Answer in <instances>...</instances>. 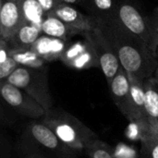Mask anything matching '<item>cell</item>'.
<instances>
[{
  "label": "cell",
  "mask_w": 158,
  "mask_h": 158,
  "mask_svg": "<svg viewBox=\"0 0 158 158\" xmlns=\"http://www.w3.org/2000/svg\"><path fill=\"white\" fill-rule=\"evenodd\" d=\"M97 22L112 45L120 66L128 74L140 81L153 77L158 60L143 40L128 31L114 19Z\"/></svg>",
  "instance_id": "cell-1"
},
{
  "label": "cell",
  "mask_w": 158,
  "mask_h": 158,
  "mask_svg": "<svg viewBox=\"0 0 158 158\" xmlns=\"http://www.w3.org/2000/svg\"><path fill=\"white\" fill-rule=\"evenodd\" d=\"M21 153L38 158H78L77 152L62 143L42 121L28 123L21 136Z\"/></svg>",
  "instance_id": "cell-2"
},
{
  "label": "cell",
  "mask_w": 158,
  "mask_h": 158,
  "mask_svg": "<svg viewBox=\"0 0 158 158\" xmlns=\"http://www.w3.org/2000/svg\"><path fill=\"white\" fill-rule=\"evenodd\" d=\"M41 120L67 146L81 155L91 140L98 135L73 115L60 108H50L45 111Z\"/></svg>",
  "instance_id": "cell-3"
},
{
  "label": "cell",
  "mask_w": 158,
  "mask_h": 158,
  "mask_svg": "<svg viewBox=\"0 0 158 158\" xmlns=\"http://www.w3.org/2000/svg\"><path fill=\"white\" fill-rule=\"evenodd\" d=\"M32 97L45 111L54 106L48 84V68L31 69L19 66L6 80Z\"/></svg>",
  "instance_id": "cell-4"
},
{
  "label": "cell",
  "mask_w": 158,
  "mask_h": 158,
  "mask_svg": "<svg viewBox=\"0 0 158 158\" xmlns=\"http://www.w3.org/2000/svg\"><path fill=\"white\" fill-rule=\"evenodd\" d=\"M109 19L116 20L128 31L143 40L149 47L150 34L146 16L142 12L140 0H124L118 5L114 16Z\"/></svg>",
  "instance_id": "cell-5"
},
{
  "label": "cell",
  "mask_w": 158,
  "mask_h": 158,
  "mask_svg": "<svg viewBox=\"0 0 158 158\" xmlns=\"http://www.w3.org/2000/svg\"><path fill=\"white\" fill-rule=\"evenodd\" d=\"M0 97L10 108L22 117L42 118L45 110L27 93L6 81H0Z\"/></svg>",
  "instance_id": "cell-6"
},
{
  "label": "cell",
  "mask_w": 158,
  "mask_h": 158,
  "mask_svg": "<svg viewBox=\"0 0 158 158\" xmlns=\"http://www.w3.org/2000/svg\"><path fill=\"white\" fill-rule=\"evenodd\" d=\"M81 36L91 43L97 56L99 68L102 69L107 83H109L120 67L119 61L112 45L98 26L90 31L84 32Z\"/></svg>",
  "instance_id": "cell-7"
},
{
  "label": "cell",
  "mask_w": 158,
  "mask_h": 158,
  "mask_svg": "<svg viewBox=\"0 0 158 158\" xmlns=\"http://www.w3.org/2000/svg\"><path fill=\"white\" fill-rule=\"evenodd\" d=\"M59 60L65 66L77 70L99 68L97 56L91 43L84 37L82 40L69 42Z\"/></svg>",
  "instance_id": "cell-8"
},
{
  "label": "cell",
  "mask_w": 158,
  "mask_h": 158,
  "mask_svg": "<svg viewBox=\"0 0 158 158\" xmlns=\"http://www.w3.org/2000/svg\"><path fill=\"white\" fill-rule=\"evenodd\" d=\"M55 16L64 21L71 29L77 31L80 35L90 31L98 26L97 19L89 14L82 13L73 5L62 2L52 12Z\"/></svg>",
  "instance_id": "cell-9"
},
{
  "label": "cell",
  "mask_w": 158,
  "mask_h": 158,
  "mask_svg": "<svg viewBox=\"0 0 158 158\" xmlns=\"http://www.w3.org/2000/svg\"><path fill=\"white\" fill-rule=\"evenodd\" d=\"M128 78L130 81V117L128 120L136 125L140 132L149 127L145 114L143 81L130 74Z\"/></svg>",
  "instance_id": "cell-10"
},
{
  "label": "cell",
  "mask_w": 158,
  "mask_h": 158,
  "mask_svg": "<svg viewBox=\"0 0 158 158\" xmlns=\"http://www.w3.org/2000/svg\"><path fill=\"white\" fill-rule=\"evenodd\" d=\"M24 21L17 0H0V35L8 40Z\"/></svg>",
  "instance_id": "cell-11"
},
{
  "label": "cell",
  "mask_w": 158,
  "mask_h": 158,
  "mask_svg": "<svg viewBox=\"0 0 158 158\" xmlns=\"http://www.w3.org/2000/svg\"><path fill=\"white\" fill-rule=\"evenodd\" d=\"M108 85L115 105L128 119L130 117V81L121 66Z\"/></svg>",
  "instance_id": "cell-12"
},
{
  "label": "cell",
  "mask_w": 158,
  "mask_h": 158,
  "mask_svg": "<svg viewBox=\"0 0 158 158\" xmlns=\"http://www.w3.org/2000/svg\"><path fill=\"white\" fill-rule=\"evenodd\" d=\"M68 43L69 42L42 33L31 45V49L47 63L59 60L68 45Z\"/></svg>",
  "instance_id": "cell-13"
},
{
  "label": "cell",
  "mask_w": 158,
  "mask_h": 158,
  "mask_svg": "<svg viewBox=\"0 0 158 158\" xmlns=\"http://www.w3.org/2000/svg\"><path fill=\"white\" fill-rule=\"evenodd\" d=\"M41 30L43 34L58 38L65 42H70L74 36L80 35L77 31L71 29L53 13L44 15L41 24Z\"/></svg>",
  "instance_id": "cell-14"
},
{
  "label": "cell",
  "mask_w": 158,
  "mask_h": 158,
  "mask_svg": "<svg viewBox=\"0 0 158 158\" xmlns=\"http://www.w3.org/2000/svg\"><path fill=\"white\" fill-rule=\"evenodd\" d=\"M41 34V27L24 20L17 31L6 41L10 48H31Z\"/></svg>",
  "instance_id": "cell-15"
},
{
  "label": "cell",
  "mask_w": 158,
  "mask_h": 158,
  "mask_svg": "<svg viewBox=\"0 0 158 158\" xmlns=\"http://www.w3.org/2000/svg\"><path fill=\"white\" fill-rule=\"evenodd\" d=\"M144 106L149 128L158 131V88L153 78L143 81Z\"/></svg>",
  "instance_id": "cell-16"
},
{
  "label": "cell",
  "mask_w": 158,
  "mask_h": 158,
  "mask_svg": "<svg viewBox=\"0 0 158 158\" xmlns=\"http://www.w3.org/2000/svg\"><path fill=\"white\" fill-rule=\"evenodd\" d=\"M124 0H85L83 7L88 11V14L102 21L109 19L114 16V13L118 5Z\"/></svg>",
  "instance_id": "cell-17"
},
{
  "label": "cell",
  "mask_w": 158,
  "mask_h": 158,
  "mask_svg": "<svg viewBox=\"0 0 158 158\" xmlns=\"http://www.w3.org/2000/svg\"><path fill=\"white\" fill-rule=\"evenodd\" d=\"M9 56L19 65L31 69H43L46 62L31 48H10Z\"/></svg>",
  "instance_id": "cell-18"
},
{
  "label": "cell",
  "mask_w": 158,
  "mask_h": 158,
  "mask_svg": "<svg viewBox=\"0 0 158 158\" xmlns=\"http://www.w3.org/2000/svg\"><path fill=\"white\" fill-rule=\"evenodd\" d=\"M141 158H158V131L147 128L139 132Z\"/></svg>",
  "instance_id": "cell-19"
},
{
  "label": "cell",
  "mask_w": 158,
  "mask_h": 158,
  "mask_svg": "<svg viewBox=\"0 0 158 158\" xmlns=\"http://www.w3.org/2000/svg\"><path fill=\"white\" fill-rule=\"evenodd\" d=\"M23 19L41 27L44 13L37 0H17Z\"/></svg>",
  "instance_id": "cell-20"
},
{
  "label": "cell",
  "mask_w": 158,
  "mask_h": 158,
  "mask_svg": "<svg viewBox=\"0 0 158 158\" xmlns=\"http://www.w3.org/2000/svg\"><path fill=\"white\" fill-rule=\"evenodd\" d=\"M84 152L90 158H114L113 147L99 138L88 142L84 147Z\"/></svg>",
  "instance_id": "cell-21"
},
{
  "label": "cell",
  "mask_w": 158,
  "mask_h": 158,
  "mask_svg": "<svg viewBox=\"0 0 158 158\" xmlns=\"http://www.w3.org/2000/svg\"><path fill=\"white\" fill-rule=\"evenodd\" d=\"M146 23L150 34L149 47L151 51L156 55L158 46V7H156L153 10L151 15L146 16Z\"/></svg>",
  "instance_id": "cell-22"
},
{
  "label": "cell",
  "mask_w": 158,
  "mask_h": 158,
  "mask_svg": "<svg viewBox=\"0 0 158 158\" xmlns=\"http://www.w3.org/2000/svg\"><path fill=\"white\" fill-rule=\"evenodd\" d=\"M114 158H141L137 150L125 143H119L113 148Z\"/></svg>",
  "instance_id": "cell-23"
},
{
  "label": "cell",
  "mask_w": 158,
  "mask_h": 158,
  "mask_svg": "<svg viewBox=\"0 0 158 158\" xmlns=\"http://www.w3.org/2000/svg\"><path fill=\"white\" fill-rule=\"evenodd\" d=\"M0 158H16L14 147L4 132L0 131Z\"/></svg>",
  "instance_id": "cell-24"
},
{
  "label": "cell",
  "mask_w": 158,
  "mask_h": 158,
  "mask_svg": "<svg viewBox=\"0 0 158 158\" xmlns=\"http://www.w3.org/2000/svg\"><path fill=\"white\" fill-rule=\"evenodd\" d=\"M39 5L41 6L44 15L52 13L54 9L61 4L63 1L62 0H37Z\"/></svg>",
  "instance_id": "cell-25"
},
{
  "label": "cell",
  "mask_w": 158,
  "mask_h": 158,
  "mask_svg": "<svg viewBox=\"0 0 158 158\" xmlns=\"http://www.w3.org/2000/svg\"><path fill=\"white\" fill-rule=\"evenodd\" d=\"M9 57V45L7 41L0 35V62L6 60Z\"/></svg>",
  "instance_id": "cell-26"
},
{
  "label": "cell",
  "mask_w": 158,
  "mask_h": 158,
  "mask_svg": "<svg viewBox=\"0 0 158 158\" xmlns=\"http://www.w3.org/2000/svg\"><path fill=\"white\" fill-rule=\"evenodd\" d=\"M4 104H5V102L0 97V123L7 124L10 122V116H9L8 112L6 111Z\"/></svg>",
  "instance_id": "cell-27"
},
{
  "label": "cell",
  "mask_w": 158,
  "mask_h": 158,
  "mask_svg": "<svg viewBox=\"0 0 158 158\" xmlns=\"http://www.w3.org/2000/svg\"><path fill=\"white\" fill-rule=\"evenodd\" d=\"M62 1L67 4H70L73 6H83L85 3V0H62Z\"/></svg>",
  "instance_id": "cell-28"
},
{
  "label": "cell",
  "mask_w": 158,
  "mask_h": 158,
  "mask_svg": "<svg viewBox=\"0 0 158 158\" xmlns=\"http://www.w3.org/2000/svg\"><path fill=\"white\" fill-rule=\"evenodd\" d=\"M153 80H154V81H155V83H156V87L158 88V66L157 68L156 69V70H155V72H154V75H153Z\"/></svg>",
  "instance_id": "cell-29"
},
{
  "label": "cell",
  "mask_w": 158,
  "mask_h": 158,
  "mask_svg": "<svg viewBox=\"0 0 158 158\" xmlns=\"http://www.w3.org/2000/svg\"><path fill=\"white\" fill-rule=\"evenodd\" d=\"M156 58H157V60H158V46H157V48H156Z\"/></svg>",
  "instance_id": "cell-30"
},
{
  "label": "cell",
  "mask_w": 158,
  "mask_h": 158,
  "mask_svg": "<svg viewBox=\"0 0 158 158\" xmlns=\"http://www.w3.org/2000/svg\"><path fill=\"white\" fill-rule=\"evenodd\" d=\"M24 158H38V157H31V156H26V157Z\"/></svg>",
  "instance_id": "cell-31"
}]
</instances>
